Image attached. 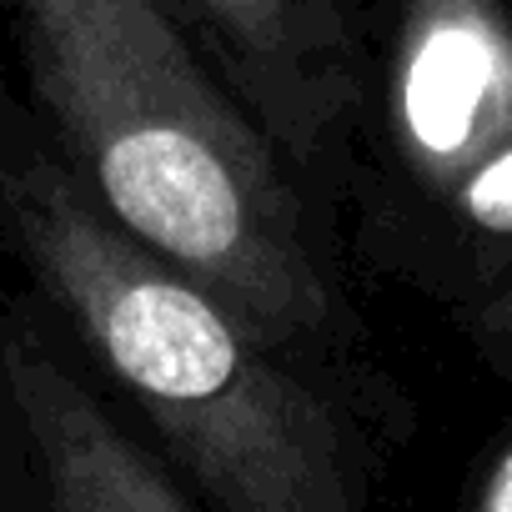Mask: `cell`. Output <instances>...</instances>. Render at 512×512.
Here are the masks:
<instances>
[{"label": "cell", "instance_id": "obj_1", "mask_svg": "<svg viewBox=\"0 0 512 512\" xmlns=\"http://www.w3.org/2000/svg\"><path fill=\"white\" fill-rule=\"evenodd\" d=\"M16 91L86 201L256 337L382 382L337 221L156 0H0Z\"/></svg>", "mask_w": 512, "mask_h": 512}, {"label": "cell", "instance_id": "obj_2", "mask_svg": "<svg viewBox=\"0 0 512 512\" xmlns=\"http://www.w3.org/2000/svg\"><path fill=\"white\" fill-rule=\"evenodd\" d=\"M0 251L56 337L136 407L206 512H382L402 397L256 337L226 302L111 226L16 91L0 46Z\"/></svg>", "mask_w": 512, "mask_h": 512}, {"label": "cell", "instance_id": "obj_3", "mask_svg": "<svg viewBox=\"0 0 512 512\" xmlns=\"http://www.w3.org/2000/svg\"><path fill=\"white\" fill-rule=\"evenodd\" d=\"M352 66L357 251L402 277L457 191L512 151V0H332Z\"/></svg>", "mask_w": 512, "mask_h": 512}, {"label": "cell", "instance_id": "obj_4", "mask_svg": "<svg viewBox=\"0 0 512 512\" xmlns=\"http://www.w3.org/2000/svg\"><path fill=\"white\" fill-rule=\"evenodd\" d=\"M337 221L352 181V66L332 0H156Z\"/></svg>", "mask_w": 512, "mask_h": 512}, {"label": "cell", "instance_id": "obj_5", "mask_svg": "<svg viewBox=\"0 0 512 512\" xmlns=\"http://www.w3.org/2000/svg\"><path fill=\"white\" fill-rule=\"evenodd\" d=\"M0 407L11 417L36 512H201L151 457L36 317H0Z\"/></svg>", "mask_w": 512, "mask_h": 512}, {"label": "cell", "instance_id": "obj_6", "mask_svg": "<svg viewBox=\"0 0 512 512\" xmlns=\"http://www.w3.org/2000/svg\"><path fill=\"white\" fill-rule=\"evenodd\" d=\"M467 512H512V432H507V437L497 442V452L487 457Z\"/></svg>", "mask_w": 512, "mask_h": 512}]
</instances>
